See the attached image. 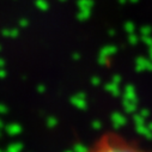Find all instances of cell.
Returning <instances> with one entry per match:
<instances>
[{
	"instance_id": "cell-1",
	"label": "cell",
	"mask_w": 152,
	"mask_h": 152,
	"mask_svg": "<svg viewBox=\"0 0 152 152\" xmlns=\"http://www.w3.org/2000/svg\"><path fill=\"white\" fill-rule=\"evenodd\" d=\"M83 152H152V148L120 132L107 131L96 138Z\"/></svg>"
}]
</instances>
